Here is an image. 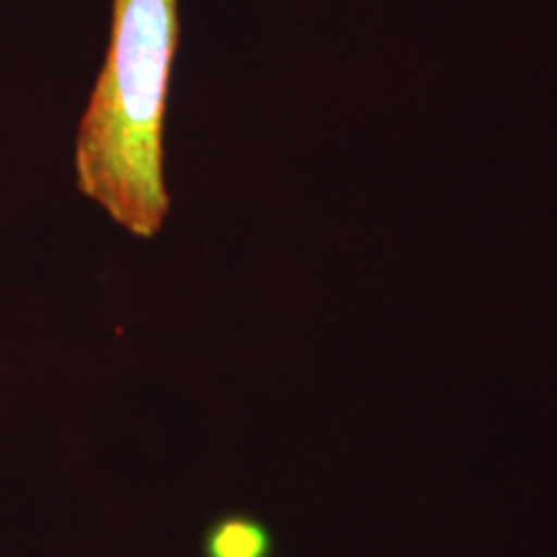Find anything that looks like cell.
Wrapping results in <instances>:
<instances>
[{
	"label": "cell",
	"mask_w": 557,
	"mask_h": 557,
	"mask_svg": "<svg viewBox=\"0 0 557 557\" xmlns=\"http://www.w3.org/2000/svg\"><path fill=\"white\" fill-rule=\"evenodd\" d=\"M178 0H111V37L75 135V186L135 238L171 212L163 132Z\"/></svg>",
	"instance_id": "obj_1"
},
{
	"label": "cell",
	"mask_w": 557,
	"mask_h": 557,
	"mask_svg": "<svg viewBox=\"0 0 557 557\" xmlns=\"http://www.w3.org/2000/svg\"><path fill=\"white\" fill-rule=\"evenodd\" d=\"M274 553L271 529L246 511L220 513L201 534V557H274Z\"/></svg>",
	"instance_id": "obj_2"
}]
</instances>
